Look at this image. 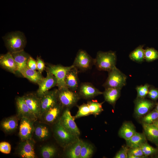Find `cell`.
I'll use <instances>...</instances> for the list:
<instances>
[{"instance_id": "1", "label": "cell", "mask_w": 158, "mask_h": 158, "mask_svg": "<svg viewBox=\"0 0 158 158\" xmlns=\"http://www.w3.org/2000/svg\"><path fill=\"white\" fill-rule=\"evenodd\" d=\"M3 39L8 51L11 53L24 50L27 42L24 34L19 31L8 33Z\"/></svg>"}, {"instance_id": "2", "label": "cell", "mask_w": 158, "mask_h": 158, "mask_svg": "<svg viewBox=\"0 0 158 158\" xmlns=\"http://www.w3.org/2000/svg\"><path fill=\"white\" fill-rule=\"evenodd\" d=\"M116 56L115 52L99 51L94 59V65L98 70L109 72L116 66Z\"/></svg>"}, {"instance_id": "3", "label": "cell", "mask_w": 158, "mask_h": 158, "mask_svg": "<svg viewBox=\"0 0 158 158\" xmlns=\"http://www.w3.org/2000/svg\"><path fill=\"white\" fill-rule=\"evenodd\" d=\"M54 132L57 140L65 147L73 143L78 139V136L73 134L63 127L59 120L55 123Z\"/></svg>"}, {"instance_id": "4", "label": "cell", "mask_w": 158, "mask_h": 158, "mask_svg": "<svg viewBox=\"0 0 158 158\" xmlns=\"http://www.w3.org/2000/svg\"><path fill=\"white\" fill-rule=\"evenodd\" d=\"M58 102L63 107L69 109L76 104L80 98L78 93L67 87L57 89Z\"/></svg>"}, {"instance_id": "5", "label": "cell", "mask_w": 158, "mask_h": 158, "mask_svg": "<svg viewBox=\"0 0 158 158\" xmlns=\"http://www.w3.org/2000/svg\"><path fill=\"white\" fill-rule=\"evenodd\" d=\"M127 76L116 67L108 72V77L102 86L105 88L121 89L126 84Z\"/></svg>"}, {"instance_id": "6", "label": "cell", "mask_w": 158, "mask_h": 158, "mask_svg": "<svg viewBox=\"0 0 158 158\" xmlns=\"http://www.w3.org/2000/svg\"><path fill=\"white\" fill-rule=\"evenodd\" d=\"M74 66L72 65L69 66H64L60 64L54 65L48 64L46 67L47 72L53 75L57 81L56 86L58 89L67 87L65 78L68 71Z\"/></svg>"}, {"instance_id": "7", "label": "cell", "mask_w": 158, "mask_h": 158, "mask_svg": "<svg viewBox=\"0 0 158 158\" xmlns=\"http://www.w3.org/2000/svg\"><path fill=\"white\" fill-rule=\"evenodd\" d=\"M72 65L78 70L85 71L94 65V59L85 51L80 49L77 52Z\"/></svg>"}, {"instance_id": "8", "label": "cell", "mask_w": 158, "mask_h": 158, "mask_svg": "<svg viewBox=\"0 0 158 158\" xmlns=\"http://www.w3.org/2000/svg\"><path fill=\"white\" fill-rule=\"evenodd\" d=\"M75 117L71 114L69 109L64 111L59 119L61 124L66 130L73 134L79 136L80 131L75 121Z\"/></svg>"}, {"instance_id": "9", "label": "cell", "mask_w": 158, "mask_h": 158, "mask_svg": "<svg viewBox=\"0 0 158 158\" xmlns=\"http://www.w3.org/2000/svg\"><path fill=\"white\" fill-rule=\"evenodd\" d=\"M19 135L21 141L32 139L33 135L35 126L34 121L26 117L20 118Z\"/></svg>"}, {"instance_id": "10", "label": "cell", "mask_w": 158, "mask_h": 158, "mask_svg": "<svg viewBox=\"0 0 158 158\" xmlns=\"http://www.w3.org/2000/svg\"><path fill=\"white\" fill-rule=\"evenodd\" d=\"M47 73L46 77H44L37 84L39 87L36 94L40 98L57 85V81L55 77L51 73Z\"/></svg>"}, {"instance_id": "11", "label": "cell", "mask_w": 158, "mask_h": 158, "mask_svg": "<svg viewBox=\"0 0 158 158\" xmlns=\"http://www.w3.org/2000/svg\"><path fill=\"white\" fill-rule=\"evenodd\" d=\"M63 107L58 103L53 107L49 109L41 115L40 118L44 123L47 124L55 123L59 119Z\"/></svg>"}, {"instance_id": "12", "label": "cell", "mask_w": 158, "mask_h": 158, "mask_svg": "<svg viewBox=\"0 0 158 158\" xmlns=\"http://www.w3.org/2000/svg\"><path fill=\"white\" fill-rule=\"evenodd\" d=\"M25 101L30 110L37 119L41 116L40 98L36 94L30 93L23 96Z\"/></svg>"}, {"instance_id": "13", "label": "cell", "mask_w": 158, "mask_h": 158, "mask_svg": "<svg viewBox=\"0 0 158 158\" xmlns=\"http://www.w3.org/2000/svg\"><path fill=\"white\" fill-rule=\"evenodd\" d=\"M57 91V89L49 90L40 98L41 116L45 111L58 103Z\"/></svg>"}, {"instance_id": "14", "label": "cell", "mask_w": 158, "mask_h": 158, "mask_svg": "<svg viewBox=\"0 0 158 158\" xmlns=\"http://www.w3.org/2000/svg\"><path fill=\"white\" fill-rule=\"evenodd\" d=\"M134 103L135 113V116L138 118L144 116L155 105L153 102L145 98H137Z\"/></svg>"}, {"instance_id": "15", "label": "cell", "mask_w": 158, "mask_h": 158, "mask_svg": "<svg viewBox=\"0 0 158 158\" xmlns=\"http://www.w3.org/2000/svg\"><path fill=\"white\" fill-rule=\"evenodd\" d=\"M35 144V141L32 138L21 141L18 147V154L20 157L23 158H36L34 149Z\"/></svg>"}, {"instance_id": "16", "label": "cell", "mask_w": 158, "mask_h": 158, "mask_svg": "<svg viewBox=\"0 0 158 158\" xmlns=\"http://www.w3.org/2000/svg\"><path fill=\"white\" fill-rule=\"evenodd\" d=\"M78 89V93L80 97L85 99H91L103 94V92L96 88L92 83L88 82L81 83Z\"/></svg>"}, {"instance_id": "17", "label": "cell", "mask_w": 158, "mask_h": 158, "mask_svg": "<svg viewBox=\"0 0 158 158\" xmlns=\"http://www.w3.org/2000/svg\"><path fill=\"white\" fill-rule=\"evenodd\" d=\"M16 102L18 118H21L25 117L35 121L37 119L30 110L23 96L17 97Z\"/></svg>"}, {"instance_id": "18", "label": "cell", "mask_w": 158, "mask_h": 158, "mask_svg": "<svg viewBox=\"0 0 158 158\" xmlns=\"http://www.w3.org/2000/svg\"><path fill=\"white\" fill-rule=\"evenodd\" d=\"M0 65L3 69L14 74H18V68L16 63L11 53L8 52L0 56Z\"/></svg>"}, {"instance_id": "19", "label": "cell", "mask_w": 158, "mask_h": 158, "mask_svg": "<svg viewBox=\"0 0 158 158\" xmlns=\"http://www.w3.org/2000/svg\"><path fill=\"white\" fill-rule=\"evenodd\" d=\"M79 72L78 69L74 66L68 71L66 74L65 78L66 84L67 88L71 90L75 91L79 88Z\"/></svg>"}, {"instance_id": "20", "label": "cell", "mask_w": 158, "mask_h": 158, "mask_svg": "<svg viewBox=\"0 0 158 158\" xmlns=\"http://www.w3.org/2000/svg\"><path fill=\"white\" fill-rule=\"evenodd\" d=\"M11 53L17 65L18 74L20 75L21 71L27 66V61L30 56L24 50Z\"/></svg>"}, {"instance_id": "21", "label": "cell", "mask_w": 158, "mask_h": 158, "mask_svg": "<svg viewBox=\"0 0 158 158\" xmlns=\"http://www.w3.org/2000/svg\"><path fill=\"white\" fill-rule=\"evenodd\" d=\"M142 124L144 134L146 138L158 146V128L153 123Z\"/></svg>"}, {"instance_id": "22", "label": "cell", "mask_w": 158, "mask_h": 158, "mask_svg": "<svg viewBox=\"0 0 158 158\" xmlns=\"http://www.w3.org/2000/svg\"><path fill=\"white\" fill-rule=\"evenodd\" d=\"M46 123H40L35 126L33 135L37 139L40 141L47 139L50 135L49 127Z\"/></svg>"}, {"instance_id": "23", "label": "cell", "mask_w": 158, "mask_h": 158, "mask_svg": "<svg viewBox=\"0 0 158 158\" xmlns=\"http://www.w3.org/2000/svg\"><path fill=\"white\" fill-rule=\"evenodd\" d=\"M121 89L116 88H105L103 94L105 100L114 107L120 97Z\"/></svg>"}, {"instance_id": "24", "label": "cell", "mask_w": 158, "mask_h": 158, "mask_svg": "<svg viewBox=\"0 0 158 158\" xmlns=\"http://www.w3.org/2000/svg\"><path fill=\"white\" fill-rule=\"evenodd\" d=\"M18 117L15 116L6 118L1 123L2 130L6 133H11L17 129L18 126Z\"/></svg>"}, {"instance_id": "25", "label": "cell", "mask_w": 158, "mask_h": 158, "mask_svg": "<svg viewBox=\"0 0 158 158\" xmlns=\"http://www.w3.org/2000/svg\"><path fill=\"white\" fill-rule=\"evenodd\" d=\"M20 75L31 82L37 84L44 78L41 73L27 66L21 71Z\"/></svg>"}, {"instance_id": "26", "label": "cell", "mask_w": 158, "mask_h": 158, "mask_svg": "<svg viewBox=\"0 0 158 158\" xmlns=\"http://www.w3.org/2000/svg\"><path fill=\"white\" fill-rule=\"evenodd\" d=\"M83 141L79 139L71 145L66 147V157L69 158H80Z\"/></svg>"}, {"instance_id": "27", "label": "cell", "mask_w": 158, "mask_h": 158, "mask_svg": "<svg viewBox=\"0 0 158 158\" xmlns=\"http://www.w3.org/2000/svg\"><path fill=\"white\" fill-rule=\"evenodd\" d=\"M135 127L130 122L124 123L118 131V135L126 140L129 139L136 132Z\"/></svg>"}, {"instance_id": "28", "label": "cell", "mask_w": 158, "mask_h": 158, "mask_svg": "<svg viewBox=\"0 0 158 158\" xmlns=\"http://www.w3.org/2000/svg\"><path fill=\"white\" fill-rule=\"evenodd\" d=\"M144 134L136 132L130 139L126 140V145L129 148L140 147L143 143L147 142Z\"/></svg>"}, {"instance_id": "29", "label": "cell", "mask_w": 158, "mask_h": 158, "mask_svg": "<svg viewBox=\"0 0 158 158\" xmlns=\"http://www.w3.org/2000/svg\"><path fill=\"white\" fill-rule=\"evenodd\" d=\"M143 45H140L131 52L129 54L130 59L134 61L141 62L145 59V50Z\"/></svg>"}, {"instance_id": "30", "label": "cell", "mask_w": 158, "mask_h": 158, "mask_svg": "<svg viewBox=\"0 0 158 158\" xmlns=\"http://www.w3.org/2000/svg\"><path fill=\"white\" fill-rule=\"evenodd\" d=\"M56 150L53 146L46 145L42 146L40 150V154L43 158H51L56 155Z\"/></svg>"}, {"instance_id": "31", "label": "cell", "mask_w": 158, "mask_h": 158, "mask_svg": "<svg viewBox=\"0 0 158 158\" xmlns=\"http://www.w3.org/2000/svg\"><path fill=\"white\" fill-rule=\"evenodd\" d=\"M104 102L101 103L95 101H89L87 102V104L90 110L91 114H93L95 116L99 115L103 109L102 105Z\"/></svg>"}, {"instance_id": "32", "label": "cell", "mask_w": 158, "mask_h": 158, "mask_svg": "<svg viewBox=\"0 0 158 158\" xmlns=\"http://www.w3.org/2000/svg\"><path fill=\"white\" fill-rule=\"evenodd\" d=\"M94 149L92 145L83 142L80 158H89L92 156Z\"/></svg>"}, {"instance_id": "33", "label": "cell", "mask_w": 158, "mask_h": 158, "mask_svg": "<svg viewBox=\"0 0 158 158\" xmlns=\"http://www.w3.org/2000/svg\"><path fill=\"white\" fill-rule=\"evenodd\" d=\"M146 61L150 62L158 59V51L153 48H147L145 50Z\"/></svg>"}, {"instance_id": "34", "label": "cell", "mask_w": 158, "mask_h": 158, "mask_svg": "<svg viewBox=\"0 0 158 158\" xmlns=\"http://www.w3.org/2000/svg\"><path fill=\"white\" fill-rule=\"evenodd\" d=\"M158 118V112L154 109L152 111L144 115L141 119L142 123L151 124Z\"/></svg>"}, {"instance_id": "35", "label": "cell", "mask_w": 158, "mask_h": 158, "mask_svg": "<svg viewBox=\"0 0 158 158\" xmlns=\"http://www.w3.org/2000/svg\"><path fill=\"white\" fill-rule=\"evenodd\" d=\"M150 87V85L148 84L137 86L136 88L137 93V98H145L148 93Z\"/></svg>"}, {"instance_id": "36", "label": "cell", "mask_w": 158, "mask_h": 158, "mask_svg": "<svg viewBox=\"0 0 158 158\" xmlns=\"http://www.w3.org/2000/svg\"><path fill=\"white\" fill-rule=\"evenodd\" d=\"M144 154L146 157L156 153L157 150L149 145L147 142L142 144L140 147Z\"/></svg>"}, {"instance_id": "37", "label": "cell", "mask_w": 158, "mask_h": 158, "mask_svg": "<svg viewBox=\"0 0 158 158\" xmlns=\"http://www.w3.org/2000/svg\"><path fill=\"white\" fill-rule=\"evenodd\" d=\"M78 111L74 116L75 118H79L91 114L87 104L84 103L78 107Z\"/></svg>"}, {"instance_id": "38", "label": "cell", "mask_w": 158, "mask_h": 158, "mask_svg": "<svg viewBox=\"0 0 158 158\" xmlns=\"http://www.w3.org/2000/svg\"><path fill=\"white\" fill-rule=\"evenodd\" d=\"M128 154L135 156L137 158H145L146 157L144 155L140 147L129 148Z\"/></svg>"}, {"instance_id": "39", "label": "cell", "mask_w": 158, "mask_h": 158, "mask_svg": "<svg viewBox=\"0 0 158 158\" xmlns=\"http://www.w3.org/2000/svg\"><path fill=\"white\" fill-rule=\"evenodd\" d=\"M11 150V145L6 142H2L0 143V151L5 154H8L10 153Z\"/></svg>"}, {"instance_id": "40", "label": "cell", "mask_w": 158, "mask_h": 158, "mask_svg": "<svg viewBox=\"0 0 158 158\" xmlns=\"http://www.w3.org/2000/svg\"><path fill=\"white\" fill-rule=\"evenodd\" d=\"M129 149L123 146L114 157V158H127Z\"/></svg>"}, {"instance_id": "41", "label": "cell", "mask_w": 158, "mask_h": 158, "mask_svg": "<svg viewBox=\"0 0 158 158\" xmlns=\"http://www.w3.org/2000/svg\"><path fill=\"white\" fill-rule=\"evenodd\" d=\"M147 97L153 101L158 99V90L154 88H151L149 90Z\"/></svg>"}, {"instance_id": "42", "label": "cell", "mask_w": 158, "mask_h": 158, "mask_svg": "<svg viewBox=\"0 0 158 158\" xmlns=\"http://www.w3.org/2000/svg\"><path fill=\"white\" fill-rule=\"evenodd\" d=\"M37 69L38 71L41 73L45 70L46 67L44 61L40 57H37Z\"/></svg>"}, {"instance_id": "43", "label": "cell", "mask_w": 158, "mask_h": 158, "mask_svg": "<svg viewBox=\"0 0 158 158\" xmlns=\"http://www.w3.org/2000/svg\"><path fill=\"white\" fill-rule=\"evenodd\" d=\"M27 66L30 69L34 70H37L36 60L30 56L27 61Z\"/></svg>"}, {"instance_id": "44", "label": "cell", "mask_w": 158, "mask_h": 158, "mask_svg": "<svg viewBox=\"0 0 158 158\" xmlns=\"http://www.w3.org/2000/svg\"><path fill=\"white\" fill-rule=\"evenodd\" d=\"M153 124L158 128V118L153 123Z\"/></svg>"}, {"instance_id": "45", "label": "cell", "mask_w": 158, "mask_h": 158, "mask_svg": "<svg viewBox=\"0 0 158 158\" xmlns=\"http://www.w3.org/2000/svg\"><path fill=\"white\" fill-rule=\"evenodd\" d=\"M155 109L158 112V103L156 104Z\"/></svg>"}]
</instances>
